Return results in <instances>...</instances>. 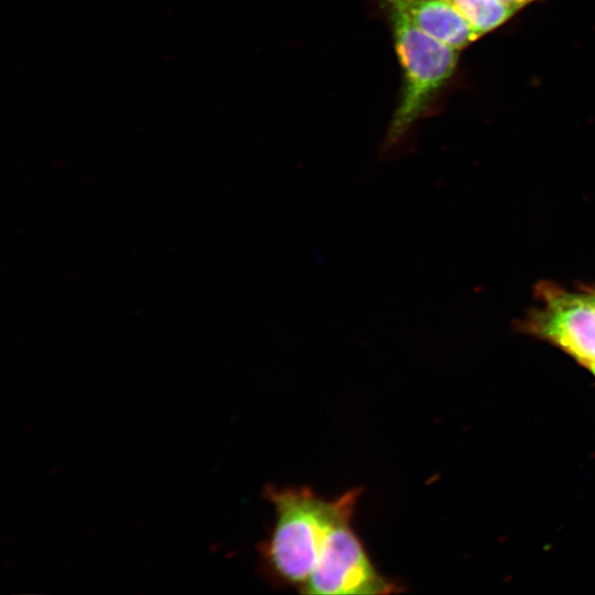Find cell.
Here are the masks:
<instances>
[{"mask_svg":"<svg viewBox=\"0 0 595 595\" xmlns=\"http://www.w3.org/2000/svg\"><path fill=\"white\" fill-rule=\"evenodd\" d=\"M274 507V524L261 543L264 571L274 582L300 592L315 567L331 529L354 515L360 488L325 499L309 487L266 488Z\"/></svg>","mask_w":595,"mask_h":595,"instance_id":"obj_1","label":"cell"},{"mask_svg":"<svg viewBox=\"0 0 595 595\" xmlns=\"http://www.w3.org/2000/svg\"><path fill=\"white\" fill-rule=\"evenodd\" d=\"M377 11L389 25L401 68L397 106L379 151L381 160H390L407 152L414 126L434 109L457 69L459 51L429 35L396 11Z\"/></svg>","mask_w":595,"mask_h":595,"instance_id":"obj_2","label":"cell"},{"mask_svg":"<svg viewBox=\"0 0 595 595\" xmlns=\"http://www.w3.org/2000/svg\"><path fill=\"white\" fill-rule=\"evenodd\" d=\"M353 515L328 532L318 561L300 593L310 595H378L399 585L378 572L351 526Z\"/></svg>","mask_w":595,"mask_h":595,"instance_id":"obj_3","label":"cell"},{"mask_svg":"<svg viewBox=\"0 0 595 595\" xmlns=\"http://www.w3.org/2000/svg\"><path fill=\"white\" fill-rule=\"evenodd\" d=\"M377 10L400 13L434 39L461 51L479 36L450 0H369Z\"/></svg>","mask_w":595,"mask_h":595,"instance_id":"obj_4","label":"cell"},{"mask_svg":"<svg viewBox=\"0 0 595 595\" xmlns=\"http://www.w3.org/2000/svg\"><path fill=\"white\" fill-rule=\"evenodd\" d=\"M450 1L479 39L500 28L519 12L502 0Z\"/></svg>","mask_w":595,"mask_h":595,"instance_id":"obj_5","label":"cell"},{"mask_svg":"<svg viewBox=\"0 0 595 595\" xmlns=\"http://www.w3.org/2000/svg\"><path fill=\"white\" fill-rule=\"evenodd\" d=\"M502 1L520 11L522 8H524L526 6L537 0H502Z\"/></svg>","mask_w":595,"mask_h":595,"instance_id":"obj_6","label":"cell"}]
</instances>
